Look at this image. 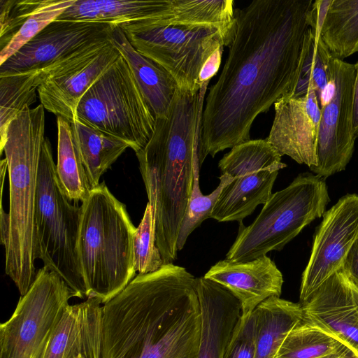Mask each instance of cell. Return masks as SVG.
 Wrapping results in <instances>:
<instances>
[{"mask_svg":"<svg viewBox=\"0 0 358 358\" xmlns=\"http://www.w3.org/2000/svg\"><path fill=\"white\" fill-rule=\"evenodd\" d=\"M236 29L203 106L200 166L210 155L250 140L255 118L296 86L315 1L255 0L235 9Z\"/></svg>","mask_w":358,"mask_h":358,"instance_id":"6da1fadb","label":"cell"},{"mask_svg":"<svg viewBox=\"0 0 358 358\" xmlns=\"http://www.w3.org/2000/svg\"><path fill=\"white\" fill-rule=\"evenodd\" d=\"M196 278L173 263L137 275L103 305L101 358H197Z\"/></svg>","mask_w":358,"mask_h":358,"instance_id":"7a4b0ae2","label":"cell"},{"mask_svg":"<svg viewBox=\"0 0 358 358\" xmlns=\"http://www.w3.org/2000/svg\"><path fill=\"white\" fill-rule=\"evenodd\" d=\"M208 83L195 93L178 87L167 115L156 118L151 138L136 152L153 209L156 244L164 264L177 259L178 234L195 166L199 163L201 117Z\"/></svg>","mask_w":358,"mask_h":358,"instance_id":"3957f363","label":"cell"},{"mask_svg":"<svg viewBox=\"0 0 358 358\" xmlns=\"http://www.w3.org/2000/svg\"><path fill=\"white\" fill-rule=\"evenodd\" d=\"M45 108L27 107L9 124L0 153L5 152L9 179L10 237L5 271L21 296L33 284L38 249L35 209L38 168L45 136Z\"/></svg>","mask_w":358,"mask_h":358,"instance_id":"277c9868","label":"cell"},{"mask_svg":"<svg viewBox=\"0 0 358 358\" xmlns=\"http://www.w3.org/2000/svg\"><path fill=\"white\" fill-rule=\"evenodd\" d=\"M80 209L77 251L86 296L104 304L135 278L136 227L124 204L104 182L90 191Z\"/></svg>","mask_w":358,"mask_h":358,"instance_id":"5b68a950","label":"cell"},{"mask_svg":"<svg viewBox=\"0 0 358 358\" xmlns=\"http://www.w3.org/2000/svg\"><path fill=\"white\" fill-rule=\"evenodd\" d=\"M329 200L324 178L309 173L299 175L287 187L271 194L250 225L240 223L226 259L248 262L281 250L305 227L324 215Z\"/></svg>","mask_w":358,"mask_h":358,"instance_id":"8992f818","label":"cell"},{"mask_svg":"<svg viewBox=\"0 0 358 358\" xmlns=\"http://www.w3.org/2000/svg\"><path fill=\"white\" fill-rule=\"evenodd\" d=\"M70 201L59 182L51 144L45 137L35 209L38 259L44 268L59 275L77 297L87 299L77 251L81 209Z\"/></svg>","mask_w":358,"mask_h":358,"instance_id":"52a82bcc","label":"cell"},{"mask_svg":"<svg viewBox=\"0 0 358 358\" xmlns=\"http://www.w3.org/2000/svg\"><path fill=\"white\" fill-rule=\"evenodd\" d=\"M76 119L126 142L135 152L148 143L156 121L122 56L82 97Z\"/></svg>","mask_w":358,"mask_h":358,"instance_id":"ba28073f","label":"cell"},{"mask_svg":"<svg viewBox=\"0 0 358 358\" xmlns=\"http://www.w3.org/2000/svg\"><path fill=\"white\" fill-rule=\"evenodd\" d=\"M76 294L56 273L40 268L9 320L0 325V358H43Z\"/></svg>","mask_w":358,"mask_h":358,"instance_id":"9c48e42d","label":"cell"},{"mask_svg":"<svg viewBox=\"0 0 358 358\" xmlns=\"http://www.w3.org/2000/svg\"><path fill=\"white\" fill-rule=\"evenodd\" d=\"M236 30L215 26L168 24L124 32L134 48L163 66L178 87L193 93L199 84L202 68L220 48L229 47Z\"/></svg>","mask_w":358,"mask_h":358,"instance_id":"30bf717a","label":"cell"},{"mask_svg":"<svg viewBox=\"0 0 358 358\" xmlns=\"http://www.w3.org/2000/svg\"><path fill=\"white\" fill-rule=\"evenodd\" d=\"M267 139L248 140L234 146L218 162L222 174L234 179L220 194L210 218L237 221L251 215L272 194L279 170L287 166Z\"/></svg>","mask_w":358,"mask_h":358,"instance_id":"8fae6325","label":"cell"},{"mask_svg":"<svg viewBox=\"0 0 358 358\" xmlns=\"http://www.w3.org/2000/svg\"><path fill=\"white\" fill-rule=\"evenodd\" d=\"M114 27L99 22L55 20L0 65V76L50 66L63 69L110 41Z\"/></svg>","mask_w":358,"mask_h":358,"instance_id":"7c38bea8","label":"cell"},{"mask_svg":"<svg viewBox=\"0 0 358 358\" xmlns=\"http://www.w3.org/2000/svg\"><path fill=\"white\" fill-rule=\"evenodd\" d=\"M334 80L329 96L320 107L316 166L310 170L322 178L345 170L354 151L353 94L355 65L334 57Z\"/></svg>","mask_w":358,"mask_h":358,"instance_id":"4fadbf2b","label":"cell"},{"mask_svg":"<svg viewBox=\"0 0 358 358\" xmlns=\"http://www.w3.org/2000/svg\"><path fill=\"white\" fill-rule=\"evenodd\" d=\"M358 237V195L348 194L323 215L308 263L302 274L300 303L329 277L341 271Z\"/></svg>","mask_w":358,"mask_h":358,"instance_id":"5bb4252c","label":"cell"},{"mask_svg":"<svg viewBox=\"0 0 358 358\" xmlns=\"http://www.w3.org/2000/svg\"><path fill=\"white\" fill-rule=\"evenodd\" d=\"M275 116L268 141L282 156L310 169L316 166V146L321 108L315 91L284 96L274 103Z\"/></svg>","mask_w":358,"mask_h":358,"instance_id":"9a60e30c","label":"cell"},{"mask_svg":"<svg viewBox=\"0 0 358 358\" xmlns=\"http://www.w3.org/2000/svg\"><path fill=\"white\" fill-rule=\"evenodd\" d=\"M301 305L303 322L332 335L358 357V287L341 271Z\"/></svg>","mask_w":358,"mask_h":358,"instance_id":"2e32d148","label":"cell"},{"mask_svg":"<svg viewBox=\"0 0 358 358\" xmlns=\"http://www.w3.org/2000/svg\"><path fill=\"white\" fill-rule=\"evenodd\" d=\"M121 57L110 41L79 61L51 74L37 92L45 109L71 122L77 106L92 85Z\"/></svg>","mask_w":358,"mask_h":358,"instance_id":"e0dca14e","label":"cell"},{"mask_svg":"<svg viewBox=\"0 0 358 358\" xmlns=\"http://www.w3.org/2000/svg\"><path fill=\"white\" fill-rule=\"evenodd\" d=\"M204 277L227 289L238 300L242 318L250 316L270 297H280L283 285L282 273L266 255L248 262L220 260Z\"/></svg>","mask_w":358,"mask_h":358,"instance_id":"ac0fdd59","label":"cell"},{"mask_svg":"<svg viewBox=\"0 0 358 358\" xmlns=\"http://www.w3.org/2000/svg\"><path fill=\"white\" fill-rule=\"evenodd\" d=\"M195 288L201 310V335L197 358H223L241 320L238 300L221 285L196 278Z\"/></svg>","mask_w":358,"mask_h":358,"instance_id":"d6986e66","label":"cell"},{"mask_svg":"<svg viewBox=\"0 0 358 358\" xmlns=\"http://www.w3.org/2000/svg\"><path fill=\"white\" fill-rule=\"evenodd\" d=\"M101 301L96 297L69 305L57 326L43 358H101Z\"/></svg>","mask_w":358,"mask_h":358,"instance_id":"ffe728a7","label":"cell"},{"mask_svg":"<svg viewBox=\"0 0 358 358\" xmlns=\"http://www.w3.org/2000/svg\"><path fill=\"white\" fill-rule=\"evenodd\" d=\"M171 0H76L56 20L91 22L135 32L159 27Z\"/></svg>","mask_w":358,"mask_h":358,"instance_id":"44dd1931","label":"cell"},{"mask_svg":"<svg viewBox=\"0 0 358 358\" xmlns=\"http://www.w3.org/2000/svg\"><path fill=\"white\" fill-rule=\"evenodd\" d=\"M111 41L127 63L155 119L166 116L178 87L175 79L159 64L136 50L120 27L113 28Z\"/></svg>","mask_w":358,"mask_h":358,"instance_id":"7402d4cb","label":"cell"},{"mask_svg":"<svg viewBox=\"0 0 358 358\" xmlns=\"http://www.w3.org/2000/svg\"><path fill=\"white\" fill-rule=\"evenodd\" d=\"M317 29L338 59L358 52V0H317Z\"/></svg>","mask_w":358,"mask_h":358,"instance_id":"603a6c76","label":"cell"},{"mask_svg":"<svg viewBox=\"0 0 358 358\" xmlns=\"http://www.w3.org/2000/svg\"><path fill=\"white\" fill-rule=\"evenodd\" d=\"M256 346L255 358H275L289 331L303 321L301 303L270 297L253 312Z\"/></svg>","mask_w":358,"mask_h":358,"instance_id":"cb8c5ba5","label":"cell"},{"mask_svg":"<svg viewBox=\"0 0 358 358\" xmlns=\"http://www.w3.org/2000/svg\"><path fill=\"white\" fill-rule=\"evenodd\" d=\"M70 124L74 145L92 189L99 185L101 176L129 145L77 119L70 122Z\"/></svg>","mask_w":358,"mask_h":358,"instance_id":"d4e9b609","label":"cell"},{"mask_svg":"<svg viewBox=\"0 0 358 358\" xmlns=\"http://www.w3.org/2000/svg\"><path fill=\"white\" fill-rule=\"evenodd\" d=\"M333 59L317 26L310 27L305 36L298 82L289 96H301L313 88L320 107L322 106L329 96L333 85Z\"/></svg>","mask_w":358,"mask_h":358,"instance_id":"484cf974","label":"cell"},{"mask_svg":"<svg viewBox=\"0 0 358 358\" xmlns=\"http://www.w3.org/2000/svg\"><path fill=\"white\" fill-rule=\"evenodd\" d=\"M234 4L233 0H171V7L161 26L208 25L236 30Z\"/></svg>","mask_w":358,"mask_h":358,"instance_id":"4316f807","label":"cell"},{"mask_svg":"<svg viewBox=\"0 0 358 358\" xmlns=\"http://www.w3.org/2000/svg\"><path fill=\"white\" fill-rule=\"evenodd\" d=\"M57 123L58 180L71 201L83 202L92 189L73 141L71 124L61 117H57Z\"/></svg>","mask_w":358,"mask_h":358,"instance_id":"83f0119b","label":"cell"},{"mask_svg":"<svg viewBox=\"0 0 358 358\" xmlns=\"http://www.w3.org/2000/svg\"><path fill=\"white\" fill-rule=\"evenodd\" d=\"M349 350L332 335L302 321L287 334L275 358H323Z\"/></svg>","mask_w":358,"mask_h":358,"instance_id":"f1b7e54d","label":"cell"},{"mask_svg":"<svg viewBox=\"0 0 358 358\" xmlns=\"http://www.w3.org/2000/svg\"><path fill=\"white\" fill-rule=\"evenodd\" d=\"M41 83L38 71L0 76V144L10 123L36 101Z\"/></svg>","mask_w":358,"mask_h":358,"instance_id":"f546056e","label":"cell"},{"mask_svg":"<svg viewBox=\"0 0 358 358\" xmlns=\"http://www.w3.org/2000/svg\"><path fill=\"white\" fill-rule=\"evenodd\" d=\"M199 163L195 166L194 181L192 192L186 208L185 215L180 226L178 241V250H181L189 236L199 227L201 224L210 217L212 210L223 189L230 184L233 178L226 174L220 177L217 187L209 194L204 195L199 185Z\"/></svg>","mask_w":358,"mask_h":358,"instance_id":"4dcf8cb0","label":"cell"},{"mask_svg":"<svg viewBox=\"0 0 358 358\" xmlns=\"http://www.w3.org/2000/svg\"><path fill=\"white\" fill-rule=\"evenodd\" d=\"M76 0H42L20 30L0 51V65L56 20Z\"/></svg>","mask_w":358,"mask_h":358,"instance_id":"1f68e13d","label":"cell"},{"mask_svg":"<svg viewBox=\"0 0 358 358\" xmlns=\"http://www.w3.org/2000/svg\"><path fill=\"white\" fill-rule=\"evenodd\" d=\"M132 249L134 267L138 274L156 271L164 264L156 244L155 220L152 207L149 203L134 234Z\"/></svg>","mask_w":358,"mask_h":358,"instance_id":"d6a6232c","label":"cell"},{"mask_svg":"<svg viewBox=\"0 0 358 358\" xmlns=\"http://www.w3.org/2000/svg\"><path fill=\"white\" fill-rule=\"evenodd\" d=\"M34 0H0V47L3 49L40 4Z\"/></svg>","mask_w":358,"mask_h":358,"instance_id":"836d02e7","label":"cell"},{"mask_svg":"<svg viewBox=\"0 0 358 358\" xmlns=\"http://www.w3.org/2000/svg\"><path fill=\"white\" fill-rule=\"evenodd\" d=\"M255 322L252 313L247 318L241 317L223 358H255Z\"/></svg>","mask_w":358,"mask_h":358,"instance_id":"e575fe53","label":"cell"},{"mask_svg":"<svg viewBox=\"0 0 358 358\" xmlns=\"http://www.w3.org/2000/svg\"><path fill=\"white\" fill-rule=\"evenodd\" d=\"M341 271L358 287V237L349 250Z\"/></svg>","mask_w":358,"mask_h":358,"instance_id":"d590c367","label":"cell"},{"mask_svg":"<svg viewBox=\"0 0 358 358\" xmlns=\"http://www.w3.org/2000/svg\"><path fill=\"white\" fill-rule=\"evenodd\" d=\"M224 47L218 48L206 62L199 76V84L203 86L217 73L222 61Z\"/></svg>","mask_w":358,"mask_h":358,"instance_id":"8d00e7d4","label":"cell"},{"mask_svg":"<svg viewBox=\"0 0 358 358\" xmlns=\"http://www.w3.org/2000/svg\"><path fill=\"white\" fill-rule=\"evenodd\" d=\"M0 234L1 243L6 250L10 237V216L9 213H6L3 208L2 201H1Z\"/></svg>","mask_w":358,"mask_h":358,"instance_id":"74e56055","label":"cell"},{"mask_svg":"<svg viewBox=\"0 0 358 358\" xmlns=\"http://www.w3.org/2000/svg\"><path fill=\"white\" fill-rule=\"evenodd\" d=\"M355 65V77L353 94V131L356 138L358 137V61Z\"/></svg>","mask_w":358,"mask_h":358,"instance_id":"f35d334b","label":"cell"},{"mask_svg":"<svg viewBox=\"0 0 358 358\" xmlns=\"http://www.w3.org/2000/svg\"><path fill=\"white\" fill-rule=\"evenodd\" d=\"M323 358H358L350 350Z\"/></svg>","mask_w":358,"mask_h":358,"instance_id":"ab89813d","label":"cell"},{"mask_svg":"<svg viewBox=\"0 0 358 358\" xmlns=\"http://www.w3.org/2000/svg\"><path fill=\"white\" fill-rule=\"evenodd\" d=\"M75 358H85L82 354H79L75 357Z\"/></svg>","mask_w":358,"mask_h":358,"instance_id":"60d3db41","label":"cell"}]
</instances>
